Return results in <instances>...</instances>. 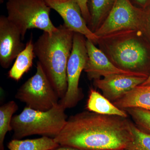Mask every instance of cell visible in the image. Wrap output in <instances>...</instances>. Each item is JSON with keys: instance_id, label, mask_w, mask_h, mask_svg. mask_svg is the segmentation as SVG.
I'll list each match as a JSON object with an SVG mask.
<instances>
[{"instance_id": "22", "label": "cell", "mask_w": 150, "mask_h": 150, "mask_svg": "<svg viewBox=\"0 0 150 150\" xmlns=\"http://www.w3.org/2000/svg\"><path fill=\"white\" fill-rule=\"evenodd\" d=\"M81 11L84 18L88 24L90 20V15L88 7V0H75Z\"/></svg>"}, {"instance_id": "11", "label": "cell", "mask_w": 150, "mask_h": 150, "mask_svg": "<svg viewBox=\"0 0 150 150\" xmlns=\"http://www.w3.org/2000/svg\"><path fill=\"white\" fill-rule=\"evenodd\" d=\"M86 46L88 59L84 71L86 73L90 80H95L100 79L101 77H104L113 74L146 76L137 73L124 71L116 67L91 40L86 39Z\"/></svg>"}, {"instance_id": "1", "label": "cell", "mask_w": 150, "mask_h": 150, "mask_svg": "<svg viewBox=\"0 0 150 150\" xmlns=\"http://www.w3.org/2000/svg\"><path fill=\"white\" fill-rule=\"evenodd\" d=\"M131 124L127 118L83 111L68 118L54 139L83 150H125L132 140Z\"/></svg>"}, {"instance_id": "26", "label": "cell", "mask_w": 150, "mask_h": 150, "mask_svg": "<svg viewBox=\"0 0 150 150\" xmlns=\"http://www.w3.org/2000/svg\"><path fill=\"white\" fill-rule=\"evenodd\" d=\"M4 1V0H1V2ZM6 1H8V0H6Z\"/></svg>"}, {"instance_id": "9", "label": "cell", "mask_w": 150, "mask_h": 150, "mask_svg": "<svg viewBox=\"0 0 150 150\" xmlns=\"http://www.w3.org/2000/svg\"><path fill=\"white\" fill-rule=\"evenodd\" d=\"M47 4L56 11L70 30L80 33L96 45L99 38L89 28L79 6L75 0H44Z\"/></svg>"}, {"instance_id": "5", "label": "cell", "mask_w": 150, "mask_h": 150, "mask_svg": "<svg viewBox=\"0 0 150 150\" xmlns=\"http://www.w3.org/2000/svg\"><path fill=\"white\" fill-rule=\"evenodd\" d=\"M6 6L7 17L19 30L22 40L28 30L49 33L57 30L50 18L51 8L44 0H8Z\"/></svg>"}, {"instance_id": "20", "label": "cell", "mask_w": 150, "mask_h": 150, "mask_svg": "<svg viewBox=\"0 0 150 150\" xmlns=\"http://www.w3.org/2000/svg\"><path fill=\"white\" fill-rule=\"evenodd\" d=\"M124 110L129 113L139 129L150 133V110L139 108H132Z\"/></svg>"}, {"instance_id": "13", "label": "cell", "mask_w": 150, "mask_h": 150, "mask_svg": "<svg viewBox=\"0 0 150 150\" xmlns=\"http://www.w3.org/2000/svg\"><path fill=\"white\" fill-rule=\"evenodd\" d=\"M113 103L123 110L139 108L150 110V85L137 86Z\"/></svg>"}, {"instance_id": "21", "label": "cell", "mask_w": 150, "mask_h": 150, "mask_svg": "<svg viewBox=\"0 0 150 150\" xmlns=\"http://www.w3.org/2000/svg\"><path fill=\"white\" fill-rule=\"evenodd\" d=\"M144 10L142 32L150 43V6Z\"/></svg>"}, {"instance_id": "3", "label": "cell", "mask_w": 150, "mask_h": 150, "mask_svg": "<svg viewBox=\"0 0 150 150\" xmlns=\"http://www.w3.org/2000/svg\"><path fill=\"white\" fill-rule=\"evenodd\" d=\"M99 48L119 69L149 76L150 43L142 31L127 30L100 37Z\"/></svg>"}, {"instance_id": "14", "label": "cell", "mask_w": 150, "mask_h": 150, "mask_svg": "<svg viewBox=\"0 0 150 150\" xmlns=\"http://www.w3.org/2000/svg\"><path fill=\"white\" fill-rule=\"evenodd\" d=\"M86 108L91 112L101 115L128 117L126 111L118 108L104 96L93 89L90 91Z\"/></svg>"}, {"instance_id": "10", "label": "cell", "mask_w": 150, "mask_h": 150, "mask_svg": "<svg viewBox=\"0 0 150 150\" xmlns=\"http://www.w3.org/2000/svg\"><path fill=\"white\" fill-rule=\"evenodd\" d=\"M19 30L8 18L0 16V64L8 69L25 48Z\"/></svg>"}, {"instance_id": "17", "label": "cell", "mask_w": 150, "mask_h": 150, "mask_svg": "<svg viewBox=\"0 0 150 150\" xmlns=\"http://www.w3.org/2000/svg\"><path fill=\"white\" fill-rule=\"evenodd\" d=\"M60 145L54 138L46 137L31 139H14L9 142V150H52Z\"/></svg>"}, {"instance_id": "16", "label": "cell", "mask_w": 150, "mask_h": 150, "mask_svg": "<svg viewBox=\"0 0 150 150\" xmlns=\"http://www.w3.org/2000/svg\"><path fill=\"white\" fill-rule=\"evenodd\" d=\"M116 0H88L90 20L88 24L95 33L100 27L112 9Z\"/></svg>"}, {"instance_id": "23", "label": "cell", "mask_w": 150, "mask_h": 150, "mask_svg": "<svg viewBox=\"0 0 150 150\" xmlns=\"http://www.w3.org/2000/svg\"><path fill=\"white\" fill-rule=\"evenodd\" d=\"M133 5L139 8L144 10L150 6V0H130Z\"/></svg>"}, {"instance_id": "15", "label": "cell", "mask_w": 150, "mask_h": 150, "mask_svg": "<svg viewBox=\"0 0 150 150\" xmlns=\"http://www.w3.org/2000/svg\"><path fill=\"white\" fill-rule=\"evenodd\" d=\"M35 57L34 43L31 36L25 44V48L16 57L15 62L9 71V78L15 81H19L32 67Z\"/></svg>"}, {"instance_id": "25", "label": "cell", "mask_w": 150, "mask_h": 150, "mask_svg": "<svg viewBox=\"0 0 150 150\" xmlns=\"http://www.w3.org/2000/svg\"><path fill=\"white\" fill-rule=\"evenodd\" d=\"M150 85V75H149V76L147 78V79H146L144 82V83H142L141 85L142 86H147V85Z\"/></svg>"}, {"instance_id": "2", "label": "cell", "mask_w": 150, "mask_h": 150, "mask_svg": "<svg viewBox=\"0 0 150 150\" xmlns=\"http://www.w3.org/2000/svg\"><path fill=\"white\" fill-rule=\"evenodd\" d=\"M74 32L64 24L51 33L43 32L34 43L38 63L60 99L67 92V67L73 48Z\"/></svg>"}, {"instance_id": "6", "label": "cell", "mask_w": 150, "mask_h": 150, "mask_svg": "<svg viewBox=\"0 0 150 150\" xmlns=\"http://www.w3.org/2000/svg\"><path fill=\"white\" fill-rule=\"evenodd\" d=\"M15 98L27 107L42 111L53 108L60 99L38 62L36 73L20 87Z\"/></svg>"}, {"instance_id": "24", "label": "cell", "mask_w": 150, "mask_h": 150, "mask_svg": "<svg viewBox=\"0 0 150 150\" xmlns=\"http://www.w3.org/2000/svg\"><path fill=\"white\" fill-rule=\"evenodd\" d=\"M52 150H83L77 148L73 147L68 146H60L56 149Z\"/></svg>"}, {"instance_id": "27", "label": "cell", "mask_w": 150, "mask_h": 150, "mask_svg": "<svg viewBox=\"0 0 150 150\" xmlns=\"http://www.w3.org/2000/svg\"></svg>"}, {"instance_id": "19", "label": "cell", "mask_w": 150, "mask_h": 150, "mask_svg": "<svg viewBox=\"0 0 150 150\" xmlns=\"http://www.w3.org/2000/svg\"><path fill=\"white\" fill-rule=\"evenodd\" d=\"M132 140L125 150H150V134L131 122Z\"/></svg>"}, {"instance_id": "7", "label": "cell", "mask_w": 150, "mask_h": 150, "mask_svg": "<svg viewBox=\"0 0 150 150\" xmlns=\"http://www.w3.org/2000/svg\"><path fill=\"white\" fill-rule=\"evenodd\" d=\"M86 41L84 35L74 33L72 49L67 64L68 88L64 96L59 101L66 110L75 107L83 97L79 82L88 59Z\"/></svg>"}, {"instance_id": "8", "label": "cell", "mask_w": 150, "mask_h": 150, "mask_svg": "<svg viewBox=\"0 0 150 150\" xmlns=\"http://www.w3.org/2000/svg\"><path fill=\"white\" fill-rule=\"evenodd\" d=\"M144 10L133 4L130 0H116L110 13L94 33L98 38L127 30L143 29Z\"/></svg>"}, {"instance_id": "18", "label": "cell", "mask_w": 150, "mask_h": 150, "mask_svg": "<svg viewBox=\"0 0 150 150\" xmlns=\"http://www.w3.org/2000/svg\"><path fill=\"white\" fill-rule=\"evenodd\" d=\"M18 108V105L14 100H11L0 107V150H4V141L7 133L12 131V119Z\"/></svg>"}, {"instance_id": "12", "label": "cell", "mask_w": 150, "mask_h": 150, "mask_svg": "<svg viewBox=\"0 0 150 150\" xmlns=\"http://www.w3.org/2000/svg\"><path fill=\"white\" fill-rule=\"evenodd\" d=\"M147 78L142 76L113 74L94 80L93 84L102 91L103 96L113 103L134 88L144 83Z\"/></svg>"}, {"instance_id": "4", "label": "cell", "mask_w": 150, "mask_h": 150, "mask_svg": "<svg viewBox=\"0 0 150 150\" xmlns=\"http://www.w3.org/2000/svg\"><path fill=\"white\" fill-rule=\"evenodd\" d=\"M65 110L59 103L45 111L25 106L20 114L13 115L12 119L14 139H20L33 135L54 139L60 134L68 119Z\"/></svg>"}]
</instances>
